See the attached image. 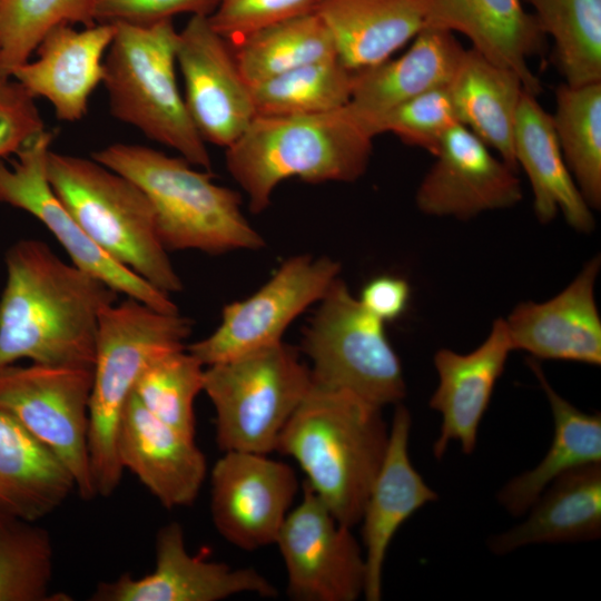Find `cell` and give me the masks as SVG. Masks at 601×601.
Instances as JSON below:
<instances>
[{"label":"cell","mask_w":601,"mask_h":601,"mask_svg":"<svg viewBox=\"0 0 601 601\" xmlns=\"http://www.w3.org/2000/svg\"><path fill=\"white\" fill-rule=\"evenodd\" d=\"M53 545L36 522L0 518V601L67 600L51 594Z\"/></svg>","instance_id":"35"},{"label":"cell","mask_w":601,"mask_h":601,"mask_svg":"<svg viewBox=\"0 0 601 601\" xmlns=\"http://www.w3.org/2000/svg\"><path fill=\"white\" fill-rule=\"evenodd\" d=\"M298 491L288 464L267 454L227 451L210 473V514L218 533L253 551L275 544Z\"/></svg>","instance_id":"14"},{"label":"cell","mask_w":601,"mask_h":601,"mask_svg":"<svg viewBox=\"0 0 601 601\" xmlns=\"http://www.w3.org/2000/svg\"><path fill=\"white\" fill-rule=\"evenodd\" d=\"M91 384L92 368L87 367L0 366V410L62 462L83 500L97 495L88 446Z\"/></svg>","instance_id":"10"},{"label":"cell","mask_w":601,"mask_h":601,"mask_svg":"<svg viewBox=\"0 0 601 601\" xmlns=\"http://www.w3.org/2000/svg\"><path fill=\"white\" fill-rule=\"evenodd\" d=\"M114 24L102 80L111 115L209 171L211 160L206 142L177 83L178 31L173 20Z\"/></svg>","instance_id":"6"},{"label":"cell","mask_w":601,"mask_h":601,"mask_svg":"<svg viewBox=\"0 0 601 601\" xmlns=\"http://www.w3.org/2000/svg\"><path fill=\"white\" fill-rule=\"evenodd\" d=\"M410 297L411 288L405 279L382 275L363 287L358 299L366 311L386 323L397 319L406 311Z\"/></svg>","instance_id":"42"},{"label":"cell","mask_w":601,"mask_h":601,"mask_svg":"<svg viewBox=\"0 0 601 601\" xmlns=\"http://www.w3.org/2000/svg\"><path fill=\"white\" fill-rule=\"evenodd\" d=\"M600 256L591 258L558 295L522 302L504 318L512 349L532 358L601 364V318L594 288Z\"/></svg>","instance_id":"18"},{"label":"cell","mask_w":601,"mask_h":601,"mask_svg":"<svg viewBox=\"0 0 601 601\" xmlns=\"http://www.w3.org/2000/svg\"><path fill=\"white\" fill-rule=\"evenodd\" d=\"M46 170L58 198L101 250L168 295L183 289L152 208L131 180L93 158L52 150Z\"/></svg>","instance_id":"7"},{"label":"cell","mask_w":601,"mask_h":601,"mask_svg":"<svg viewBox=\"0 0 601 601\" xmlns=\"http://www.w3.org/2000/svg\"><path fill=\"white\" fill-rule=\"evenodd\" d=\"M92 158L131 180L147 197L166 250L221 254L256 250L263 237L247 221L235 190L213 181L183 157L132 144H111Z\"/></svg>","instance_id":"4"},{"label":"cell","mask_w":601,"mask_h":601,"mask_svg":"<svg viewBox=\"0 0 601 601\" xmlns=\"http://www.w3.org/2000/svg\"><path fill=\"white\" fill-rule=\"evenodd\" d=\"M315 12L351 71L391 58L425 27L417 0H319Z\"/></svg>","instance_id":"27"},{"label":"cell","mask_w":601,"mask_h":601,"mask_svg":"<svg viewBox=\"0 0 601 601\" xmlns=\"http://www.w3.org/2000/svg\"><path fill=\"white\" fill-rule=\"evenodd\" d=\"M353 71L338 58L307 63L250 86L256 116L332 111L351 98Z\"/></svg>","instance_id":"34"},{"label":"cell","mask_w":601,"mask_h":601,"mask_svg":"<svg viewBox=\"0 0 601 601\" xmlns=\"http://www.w3.org/2000/svg\"><path fill=\"white\" fill-rule=\"evenodd\" d=\"M6 265L0 366L29 359L92 368L100 315L119 294L38 239L17 242Z\"/></svg>","instance_id":"1"},{"label":"cell","mask_w":601,"mask_h":601,"mask_svg":"<svg viewBox=\"0 0 601 601\" xmlns=\"http://www.w3.org/2000/svg\"><path fill=\"white\" fill-rule=\"evenodd\" d=\"M300 503L277 535L287 593L298 601H355L364 592V552L324 502L303 483Z\"/></svg>","instance_id":"13"},{"label":"cell","mask_w":601,"mask_h":601,"mask_svg":"<svg viewBox=\"0 0 601 601\" xmlns=\"http://www.w3.org/2000/svg\"><path fill=\"white\" fill-rule=\"evenodd\" d=\"M382 408L313 384L283 428L276 450L290 456L335 519L358 524L388 442Z\"/></svg>","instance_id":"2"},{"label":"cell","mask_w":601,"mask_h":601,"mask_svg":"<svg viewBox=\"0 0 601 601\" xmlns=\"http://www.w3.org/2000/svg\"><path fill=\"white\" fill-rule=\"evenodd\" d=\"M464 51L454 33L424 27L400 57L353 71L347 106L373 135V122L397 105L447 86Z\"/></svg>","instance_id":"24"},{"label":"cell","mask_w":601,"mask_h":601,"mask_svg":"<svg viewBox=\"0 0 601 601\" xmlns=\"http://www.w3.org/2000/svg\"><path fill=\"white\" fill-rule=\"evenodd\" d=\"M155 568L139 578L124 573L100 582L91 601H219L238 593L275 598L276 588L253 568L234 569L226 563L189 554L177 522L161 526L155 542Z\"/></svg>","instance_id":"17"},{"label":"cell","mask_w":601,"mask_h":601,"mask_svg":"<svg viewBox=\"0 0 601 601\" xmlns=\"http://www.w3.org/2000/svg\"><path fill=\"white\" fill-rule=\"evenodd\" d=\"M118 461L166 509L191 505L207 474L195 439L152 415L132 392L124 407L116 441Z\"/></svg>","instance_id":"19"},{"label":"cell","mask_w":601,"mask_h":601,"mask_svg":"<svg viewBox=\"0 0 601 601\" xmlns=\"http://www.w3.org/2000/svg\"><path fill=\"white\" fill-rule=\"evenodd\" d=\"M513 147L516 167L523 168L530 181L536 218L545 224L561 211L573 229L591 231L593 214L565 164L552 116L525 90L516 112Z\"/></svg>","instance_id":"25"},{"label":"cell","mask_w":601,"mask_h":601,"mask_svg":"<svg viewBox=\"0 0 601 601\" xmlns=\"http://www.w3.org/2000/svg\"><path fill=\"white\" fill-rule=\"evenodd\" d=\"M528 519L490 540L495 554L540 543L595 540L601 534V463L553 481L531 505Z\"/></svg>","instance_id":"28"},{"label":"cell","mask_w":601,"mask_h":601,"mask_svg":"<svg viewBox=\"0 0 601 601\" xmlns=\"http://www.w3.org/2000/svg\"><path fill=\"white\" fill-rule=\"evenodd\" d=\"M460 122L516 169L514 126L524 85L512 69L465 49L449 83Z\"/></svg>","instance_id":"29"},{"label":"cell","mask_w":601,"mask_h":601,"mask_svg":"<svg viewBox=\"0 0 601 601\" xmlns=\"http://www.w3.org/2000/svg\"><path fill=\"white\" fill-rule=\"evenodd\" d=\"M191 321L127 297L100 315L89 398V457L97 495L110 496L121 482L116 449L124 407L145 367L184 348Z\"/></svg>","instance_id":"5"},{"label":"cell","mask_w":601,"mask_h":601,"mask_svg":"<svg viewBox=\"0 0 601 601\" xmlns=\"http://www.w3.org/2000/svg\"><path fill=\"white\" fill-rule=\"evenodd\" d=\"M319 0H218L208 16L224 38L238 40L262 27L314 12Z\"/></svg>","instance_id":"39"},{"label":"cell","mask_w":601,"mask_h":601,"mask_svg":"<svg viewBox=\"0 0 601 601\" xmlns=\"http://www.w3.org/2000/svg\"><path fill=\"white\" fill-rule=\"evenodd\" d=\"M114 35V23H96L82 30L58 24L37 47L38 58L19 66L11 77L33 98L47 99L59 120L78 121L88 110L90 95L104 80V56Z\"/></svg>","instance_id":"21"},{"label":"cell","mask_w":601,"mask_h":601,"mask_svg":"<svg viewBox=\"0 0 601 601\" xmlns=\"http://www.w3.org/2000/svg\"><path fill=\"white\" fill-rule=\"evenodd\" d=\"M52 134L46 129L28 139L7 166L0 159V203L22 209L56 237L73 265L99 278L118 294L166 313H178L170 296L101 250L81 229L51 188L47 157Z\"/></svg>","instance_id":"12"},{"label":"cell","mask_w":601,"mask_h":601,"mask_svg":"<svg viewBox=\"0 0 601 601\" xmlns=\"http://www.w3.org/2000/svg\"><path fill=\"white\" fill-rule=\"evenodd\" d=\"M313 384L349 392L383 407L400 403L406 386L385 323L372 315L338 277L304 331Z\"/></svg>","instance_id":"9"},{"label":"cell","mask_w":601,"mask_h":601,"mask_svg":"<svg viewBox=\"0 0 601 601\" xmlns=\"http://www.w3.org/2000/svg\"><path fill=\"white\" fill-rule=\"evenodd\" d=\"M570 86L601 81V0H525Z\"/></svg>","instance_id":"33"},{"label":"cell","mask_w":601,"mask_h":601,"mask_svg":"<svg viewBox=\"0 0 601 601\" xmlns=\"http://www.w3.org/2000/svg\"><path fill=\"white\" fill-rule=\"evenodd\" d=\"M10 78L0 72V159L45 130L35 98Z\"/></svg>","instance_id":"40"},{"label":"cell","mask_w":601,"mask_h":601,"mask_svg":"<svg viewBox=\"0 0 601 601\" xmlns=\"http://www.w3.org/2000/svg\"><path fill=\"white\" fill-rule=\"evenodd\" d=\"M552 121L565 164L583 198L601 206V81L555 90Z\"/></svg>","instance_id":"32"},{"label":"cell","mask_w":601,"mask_h":601,"mask_svg":"<svg viewBox=\"0 0 601 601\" xmlns=\"http://www.w3.org/2000/svg\"><path fill=\"white\" fill-rule=\"evenodd\" d=\"M512 351L504 318L499 317L474 351L460 354L441 348L435 353L439 384L430 406L442 416L440 434L433 444L436 459L444 455L452 441L460 442L465 454L473 453L480 423Z\"/></svg>","instance_id":"22"},{"label":"cell","mask_w":601,"mask_h":601,"mask_svg":"<svg viewBox=\"0 0 601 601\" xmlns=\"http://www.w3.org/2000/svg\"><path fill=\"white\" fill-rule=\"evenodd\" d=\"M492 151L464 125L451 127L416 190L417 208L430 216L469 219L516 205L522 199L516 169Z\"/></svg>","instance_id":"16"},{"label":"cell","mask_w":601,"mask_h":601,"mask_svg":"<svg viewBox=\"0 0 601 601\" xmlns=\"http://www.w3.org/2000/svg\"><path fill=\"white\" fill-rule=\"evenodd\" d=\"M61 23L96 24L92 0H0V72L11 77Z\"/></svg>","instance_id":"37"},{"label":"cell","mask_w":601,"mask_h":601,"mask_svg":"<svg viewBox=\"0 0 601 601\" xmlns=\"http://www.w3.org/2000/svg\"><path fill=\"white\" fill-rule=\"evenodd\" d=\"M218 0H92L97 23L147 24L180 13L209 16Z\"/></svg>","instance_id":"41"},{"label":"cell","mask_w":601,"mask_h":601,"mask_svg":"<svg viewBox=\"0 0 601 601\" xmlns=\"http://www.w3.org/2000/svg\"><path fill=\"white\" fill-rule=\"evenodd\" d=\"M411 423L408 410L397 405L385 455L370 489L359 521L365 549L363 595L367 601L382 599L384 561L397 530L418 509L439 497L411 462Z\"/></svg>","instance_id":"20"},{"label":"cell","mask_w":601,"mask_h":601,"mask_svg":"<svg viewBox=\"0 0 601 601\" xmlns=\"http://www.w3.org/2000/svg\"><path fill=\"white\" fill-rule=\"evenodd\" d=\"M76 491L62 462L0 410V518L37 522Z\"/></svg>","instance_id":"26"},{"label":"cell","mask_w":601,"mask_h":601,"mask_svg":"<svg viewBox=\"0 0 601 601\" xmlns=\"http://www.w3.org/2000/svg\"><path fill=\"white\" fill-rule=\"evenodd\" d=\"M312 386L309 367L283 341L206 366L218 447L268 455Z\"/></svg>","instance_id":"8"},{"label":"cell","mask_w":601,"mask_h":601,"mask_svg":"<svg viewBox=\"0 0 601 601\" xmlns=\"http://www.w3.org/2000/svg\"><path fill=\"white\" fill-rule=\"evenodd\" d=\"M461 124L449 85L424 91L397 105L372 125L376 137L393 134L403 142L435 154L445 132Z\"/></svg>","instance_id":"38"},{"label":"cell","mask_w":601,"mask_h":601,"mask_svg":"<svg viewBox=\"0 0 601 601\" xmlns=\"http://www.w3.org/2000/svg\"><path fill=\"white\" fill-rule=\"evenodd\" d=\"M528 365L546 395L554 434L543 460L534 469L510 480L499 491V503L513 515L528 511L543 491L563 474L601 463L600 413H584L558 394L535 358H529Z\"/></svg>","instance_id":"30"},{"label":"cell","mask_w":601,"mask_h":601,"mask_svg":"<svg viewBox=\"0 0 601 601\" xmlns=\"http://www.w3.org/2000/svg\"><path fill=\"white\" fill-rule=\"evenodd\" d=\"M373 139L347 105L321 114L256 116L226 148V166L247 194L252 213L258 214L288 178L309 184L357 180L368 166Z\"/></svg>","instance_id":"3"},{"label":"cell","mask_w":601,"mask_h":601,"mask_svg":"<svg viewBox=\"0 0 601 601\" xmlns=\"http://www.w3.org/2000/svg\"><path fill=\"white\" fill-rule=\"evenodd\" d=\"M233 53L250 86L307 63L337 58L333 38L315 11L249 32L237 40Z\"/></svg>","instance_id":"31"},{"label":"cell","mask_w":601,"mask_h":601,"mask_svg":"<svg viewBox=\"0 0 601 601\" xmlns=\"http://www.w3.org/2000/svg\"><path fill=\"white\" fill-rule=\"evenodd\" d=\"M176 59L196 129L205 142L228 148L256 117L250 85L228 40L213 28L208 16H191L178 31Z\"/></svg>","instance_id":"15"},{"label":"cell","mask_w":601,"mask_h":601,"mask_svg":"<svg viewBox=\"0 0 601 601\" xmlns=\"http://www.w3.org/2000/svg\"><path fill=\"white\" fill-rule=\"evenodd\" d=\"M339 270L329 257H289L253 295L227 304L217 328L188 352L208 366L282 342L288 325L324 297Z\"/></svg>","instance_id":"11"},{"label":"cell","mask_w":601,"mask_h":601,"mask_svg":"<svg viewBox=\"0 0 601 601\" xmlns=\"http://www.w3.org/2000/svg\"><path fill=\"white\" fill-rule=\"evenodd\" d=\"M204 365L188 349L166 353L141 372L134 393L158 420L195 439L194 403L204 390Z\"/></svg>","instance_id":"36"},{"label":"cell","mask_w":601,"mask_h":601,"mask_svg":"<svg viewBox=\"0 0 601 601\" xmlns=\"http://www.w3.org/2000/svg\"><path fill=\"white\" fill-rule=\"evenodd\" d=\"M425 27L464 35L472 48L514 70L535 96L541 83L529 66L543 51V32L522 0H417Z\"/></svg>","instance_id":"23"}]
</instances>
